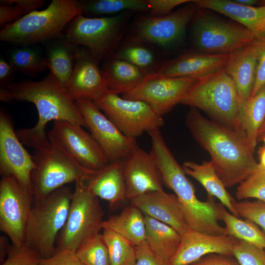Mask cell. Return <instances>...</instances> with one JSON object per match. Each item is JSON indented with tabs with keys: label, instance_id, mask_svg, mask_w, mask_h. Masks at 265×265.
I'll list each match as a JSON object with an SVG mask.
<instances>
[{
	"label": "cell",
	"instance_id": "cell-28",
	"mask_svg": "<svg viewBox=\"0 0 265 265\" xmlns=\"http://www.w3.org/2000/svg\"><path fill=\"white\" fill-rule=\"evenodd\" d=\"M78 47L64 36L47 42L46 59L48 68L65 87L73 73Z\"/></svg>",
	"mask_w": 265,
	"mask_h": 265
},
{
	"label": "cell",
	"instance_id": "cell-48",
	"mask_svg": "<svg viewBox=\"0 0 265 265\" xmlns=\"http://www.w3.org/2000/svg\"><path fill=\"white\" fill-rule=\"evenodd\" d=\"M24 15L13 5L0 4V26L11 23L23 17Z\"/></svg>",
	"mask_w": 265,
	"mask_h": 265
},
{
	"label": "cell",
	"instance_id": "cell-9",
	"mask_svg": "<svg viewBox=\"0 0 265 265\" xmlns=\"http://www.w3.org/2000/svg\"><path fill=\"white\" fill-rule=\"evenodd\" d=\"M83 180L76 182L67 220L59 235L58 248L75 252L84 241L103 229L104 212L99 198Z\"/></svg>",
	"mask_w": 265,
	"mask_h": 265
},
{
	"label": "cell",
	"instance_id": "cell-52",
	"mask_svg": "<svg viewBox=\"0 0 265 265\" xmlns=\"http://www.w3.org/2000/svg\"><path fill=\"white\" fill-rule=\"evenodd\" d=\"M235 1L242 5L249 6H254L258 2V1L255 0H235Z\"/></svg>",
	"mask_w": 265,
	"mask_h": 265
},
{
	"label": "cell",
	"instance_id": "cell-44",
	"mask_svg": "<svg viewBox=\"0 0 265 265\" xmlns=\"http://www.w3.org/2000/svg\"><path fill=\"white\" fill-rule=\"evenodd\" d=\"M135 255L134 265H168L155 253L146 241L135 246Z\"/></svg>",
	"mask_w": 265,
	"mask_h": 265
},
{
	"label": "cell",
	"instance_id": "cell-39",
	"mask_svg": "<svg viewBox=\"0 0 265 265\" xmlns=\"http://www.w3.org/2000/svg\"><path fill=\"white\" fill-rule=\"evenodd\" d=\"M238 217H242L261 227L265 232V202L260 200H244L233 203Z\"/></svg>",
	"mask_w": 265,
	"mask_h": 265
},
{
	"label": "cell",
	"instance_id": "cell-31",
	"mask_svg": "<svg viewBox=\"0 0 265 265\" xmlns=\"http://www.w3.org/2000/svg\"><path fill=\"white\" fill-rule=\"evenodd\" d=\"M145 220L146 241L161 259L167 263L177 250L182 236L169 225L146 215Z\"/></svg>",
	"mask_w": 265,
	"mask_h": 265
},
{
	"label": "cell",
	"instance_id": "cell-46",
	"mask_svg": "<svg viewBox=\"0 0 265 265\" xmlns=\"http://www.w3.org/2000/svg\"><path fill=\"white\" fill-rule=\"evenodd\" d=\"M191 265H241L233 255L212 253L208 254Z\"/></svg>",
	"mask_w": 265,
	"mask_h": 265
},
{
	"label": "cell",
	"instance_id": "cell-43",
	"mask_svg": "<svg viewBox=\"0 0 265 265\" xmlns=\"http://www.w3.org/2000/svg\"><path fill=\"white\" fill-rule=\"evenodd\" d=\"M39 265H85L77 256L75 252L56 247L51 257L43 259Z\"/></svg>",
	"mask_w": 265,
	"mask_h": 265
},
{
	"label": "cell",
	"instance_id": "cell-22",
	"mask_svg": "<svg viewBox=\"0 0 265 265\" xmlns=\"http://www.w3.org/2000/svg\"><path fill=\"white\" fill-rule=\"evenodd\" d=\"M130 200L144 214L169 225L181 236L189 229L183 206L175 194L157 190Z\"/></svg>",
	"mask_w": 265,
	"mask_h": 265
},
{
	"label": "cell",
	"instance_id": "cell-37",
	"mask_svg": "<svg viewBox=\"0 0 265 265\" xmlns=\"http://www.w3.org/2000/svg\"><path fill=\"white\" fill-rule=\"evenodd\" d=\"M75 253L85 265H110L108 250L102 234L84 241Z\"/></svg>",
	"mask_w": 265,
	"mask_h": 265
},
{
	"label": "cell",
	"instance_id": "cell-54",
	"mask_svg": "<svg viewBox=\"0 0 265 265\" xmlns=\"http://www.w3.org/2000/svg\"><path fill=\"white\" fill-rule=\"evenodd\" d=\"M262 139V138H261Z\"/></svg>",
	"mask_w": 265,
	"mask_h": 265
},
{
	"label": "cell",
	"instance_id": "cell-33",
	"mask_svg": "<svg viewBox=\"0 0 265 265\" xmlns=\"http://www.w3.org/2000/svg\"><path fill=\"white\" fill-rule=\"evenodd\" d=\"M82 14L101 16L126 11L146 12L149 11L147 0H81Z\"/></svg>",
	"mask_w": 265,
	"mask_h": 265
},
{
	"label": "cell",
	"instance_id": "cell-12",
	"mask_svg": "<svg viewBox=\"0 0 265 265\" xmlns=\"http://www.w3.org/2000/svg\"><path fill=\"white\" fill-rule=\"evenodd\" d=\"M32 192L11 176L0 181V229L12 244H24L26 228L34 203Z\"/></svg>",
	"mask_w": 265,
	"mask_h": 265
},
{
	"label": "cell",
	"instance_id": "cell-11",
	"mask_svg": "<svg viewBox=\"0 0 265 265\" xmlns=\"http://www.w3.org/2000/svg\"><path fill=\"white\" fill-rule=\"evenodd\" d=\"M93 101L124 134L130 137L136 138L164 125L162 117L145 103L125 99L108 90Z\"/></svg>",
	"mask_w": 265,
	"mask_h": 265
},
{
	"label": "cell",
	"instance_id": "cell-16",
	"mask_svg": "<svg viewBox=\"0 0 265 265\" xmlns=\"http://www.w3.org/2000/svg\"><path fill=\"white\" fill-rule=\"evenodd\" d=\"M196 11L197 6L192 0L167 15L141 18L136 23L134 39L162 48L170 47L184 37Z\"/></svg>",
	"mask_w": 265,
	"mask_h": 265
},
{
	"label": "cell",
	"instance_id": "cell-49",
	"mask_svg": "<svg viewBox=\"0 0 265 265\" xmlns=\"http://www.w3.org/2000/svg\"><path fill=\"white\" fill-rule=\"evenodd\" d=\"M15 71L10 64L3 58L0 59V85H7L12 82Z\"/></svg>",
	"mask_w": 265,
	"mask_h": 265
},
{
	"label": "cell",
	"instance_id": "cell-21",
	"mask_svg": "<svg viewBox=\"0 0 265 265\" xmlns=\"http://www.w3.org/2000/svg\"><path fill=\"white\" fill-rule=\"evenodd\" d=\"M65 87L74 101H94L108 90L102 68L83 47H78L73 72Z\"/></svg>",
	"mask_w": 265,
	"mask_h": 265
},
{
	"label": "cell",
	"instance_id": "cell-29",
	"mask_svg": "<svg viewBox=\"0 0 265 265\" xmlns=\"http://www.w3.org/2000/svg\"><path fill=\"white\" fill-rule=\"evenodd\" d=\"M183 167L187 175L192 177L203 186L208 195L217 198L229 212L238 217L233 207L236 201L227 191L211 161H204L201 164L186 161L184 163Z\"/></svg>",
	"mask_w": 265,
	"mask_h": 265
},
{
	"label": "cell",
	"instance_id": "cell-8",
	"mask_svg": "<svg viewBox=\"0 0 265 265\" xmlns=\"http://www.w3.org/2000/svg\"><path fill=\"white\" fill-rule=\"evenodd\" d=\"M126 11L111 17H89L80 14L67 25L64 37L87 49L99 63L112 57L131 14Z\"/></svg>",
	"mask_w": 265,
	"mask_h": 265
},
{
	"label": "cell",
	"instance_id": "cell-5",
	"mask_svg": "<svg viewBox=\"0 0 265 265\" xmlns=\"http://www.w3.org/2000/svg\"><path fill=\"white\" fill-rule=\"evenodd\" d=\"M180 104L199 108L212 120L237 131L240 99L225 69L197 80Z\"/></svg>",
	"mask_w": 265,
	"mask_h": 265
},
{
	"label": "cell",
	"instance_id": "cell-51",
	"mask_svg": "<svg viewBox=\"0 0 265 265\" xmlns=\"http://www.w3.org/2000/svg\"><path fill=\"white\" fill-rule=\"evenodd\" d=\"M261 140L264 142V145L260 148L259 151V167L265 169V136Z\"/></svg>",
	"mask_w": 265,
	"mask_h": 265
},
{
	"label": "cell",
	"instance_id": "cell-38",
	"mask_svg": "<svg viewBox=\"0 0 265 265\" xmlns=\"http://www.w3.org/2000/svg\"><path fill=\"white\" fill-rule=\"evenodd\" d=\"M236 196L238 201L255 198L265 202V169H258L238 186Z\"/></svg>",
	"mask_w": 265,
	"mask_h": 265
},
{
	"label": "cell",
	"instance_id": "cell-23",
	"mask_svg": "<svg viewBox=\"0 0 265 265\" xmlns=\"http://www.w3.org/2000/svg\"><path fill=\"white\" fill-rule=\"evenodd\" d=\"M193 2L199 8L230 18L251 31L258 40H265V6H246L235 0H194Z\"/></svg>",
	"mask_w": 265,
	"mask_h": 265
},
{
	"label": "cell",
	"instance_id": "cell-30",
	"mask_svg": "<svg viewBox=\"0 0 265 265\" xmlns=\"http://www.w3.org/2000/svg\"><path fill=\"white\" fill-rule=\"evenodd\" d=\"M102 228L119 234L135 246L146 241L145 215L133 205L104 220Z\"/></svg>",
	"mask_w": 265,
	"mask_h": 265
},
{
	"label": "cell",
	"instance_id": "cell-17",
	"mask_svg": "<svg viewBox=\"0 0 265 265\" xmlns=\"http://www.w3.org/2000/svg\"><path fill=\"white\" fill-rule=\"evenodd\" d=\"M35 167L32 156L25 148L9 115L0 111V174L11 176L32 191L31 174Z\"/></svg>",
	"mask_w": 265,
	"mask_h": 265
},
{
	"label": "cell",
	"instance_id": "cell-20",
	"mask_svg": "<svg viewBox=\"0 0 265 265\" xmlns=\"http://www.w3.org/2000/svg\"><path fill=\"white\" fill-rule=\"evenodd\" d=\"M234 52L229 53H211L198 51L187 52L166 62L153 75L199 79L224 69Z\"/></svg>",
	"mask_w": 265,
	"mask_h": 265
},
{
	"label": "cell",
	"instance_id": "cell-10",
	"mask_svg": "<svg viewBox=\"0 0 265 265\" xmlns=\"http://www.w3.org/2000/svg\"><path fill=\"white\" fill-rule=\"evenodd\" d=\"M192 22L193 43L198 51L229 53L258 40L243 26L219 19L202 8L197 9Z\"/></svg>",
	"mask_w": 265,
	"mask_h": 265
},
{
	"label": "cell",
	"instance_id": "cell-27",
	"mask_svg": "<svg viewBox=\"0 0 265 265\" xmlns=\"http://www.w3.org/2000/svg\"><path fill=\"white\" fill-rule=\"evenodd\" d=\"M265 120V85L253 97L239 106L237 132L246 139L254 153L259 131Z\"/></svg>",
	"mask_w": 265,
	"mask_h": 265
},
{
	"label": "cell",
	"instance_id": "cell-18",
	"mask_svg": "<svg viewBox=\"0 0 265 265\" xmlns=\"http://www.w3.org/2000/svg\"><path fill=\"white\" fill-rule=\"evenodd\" d=\"M123 163L127 199L163 190L160 171L150 152L137 145Z\"/></svg>",
	"mask_w": 265,
	"mask_h": 265
},
{
	"label": "cell",
	"instance_id": "cell-14",
	"mask_svg": "<svg viewBox=\"0 0 265 265\" xmlns=\"http://www.w3.org/2000/svg\"><path fill=\"white\" fill-rule=\"evenodd\" d=\"M48 139L54 142L82 166L93 171L109 162L90 133L81 126L63 121H55Z\"/></svg>",
	"mask_w": 265,
	"mask_h": 265
},
{
	"label": "cell",
	"instance_id": "cell-24",
	"mask_svg": "<svg viewBox=\"0 0 265 265\" xmlns=\"http://www.w3.org/2000/svg\"><path fill=\"white\" fill-rule=\"evenodd\" d=\"M83 180L88 189L107 201L111 208L127 199L123 160L109 162Z\"/></svg>",
	"mask_w": 265,
	"mask_h": 265
},
{
	"label": "cell",
	"instance_id": "cell-19",
	"mask_svg": "<svg viewBox=\"0 0 265 265\" xmlns=\"http://www.w3.org/2000/svg\"><path fill=\"white\" fill-rule=\"evenodd\" d=\"M238 240L233 236H214L189 229L182 236L176 253L167 262L168 265H191L210 254L233 255Z\"/></svg>",
	"mask_w": 265,
	"mask_h": 265
},
{
	"label": "cell",
	"instance_id": "cell-45",
	"mask_svg": "<svg viewBox=\"0 0 265 265\" xmlns=\"http://www.w3.org/2000/svg\"><path fill=\"white\" fill-rule=\"evenodd\" d=\"M191 0H147L149 6L150 16L161 17L172 12L176 7L186 3L191 2Z\"/></svg>",
	"mask_w": 265,
	"mask_h": 265
},
{
	"label": "cell",
	"instance_id": "cell-32",
	"mask_svg": "<svg viewBox=\"0 0 265 265\" xmlns=\"http://www.w3.org/2000/svg\"><path fill=\"white\" fill-rule=\"evenodd\" d=\"M217 205L220 220L224 223L228 235L265 249V232L256 224L236 216L227 211L221 203Z\"/></svg>",
	"mask_w": 265,
	"mask_h": 265
},
{
	"label": "cell",
	"instance_id": "cell-7",
	"mask_svg": "<svg viewBox=\"0 0 265 265\" xmlns=\"http://www.w3.org/2000/svg\"><path fill=\"white\" fill-rule=\"evenodd\" d=\"M32 148L35 165L31 174L34 201L45 198L68 184L86 179L95 171L80 165L49 139Z\"/></svg>",
	"mask_w": 265,
	"mask_h": 265
},
{
	"label": "cell",
	"instance_id": "cell-41",
	"mask_svg": "<svg viewBox=\"0 0 265 265\" xmlns=\"http://www.w3.org/2000/svg\"><path fill=\"white\" fill-rule=\"evenodd\" d=\"M6 258L1 265H39L43 259L40 254L25 243L10 246Z\"/></svg>",
	"mask_w": 265,
	"mask_h": 265
},
{
	"label": "cell",
	"instance_id": "cell-2",
	"mask_svg": "<svg viewBox=\"0 0 265 265\" xmlns=\"http://www.w3.org/2000/svg\"><path fill=\"white\" fill-rule=\"evenodd\" d=\"M0 100L3 102H28L35 106L38 114L36 124L16 131L22 143L30 147L48 139L45 129L51 121H66L86 128L75 101L51 72L39 81L11 82L0 86Z\"/></svg>",
	"mask_w": 265,
	"mask_h": 265
},
{
	"label": "cell",
	"instance_id": "cell-6",
	"mask_svg": "<svg viewBox=\"0 0 265 265\" xmlns=\"http://www.w3.org/2000/svg\"><path fill=\"white\" fill-rule=\"evenodd\" d=\"M73 192L66 185L34 202L24 243L37 252L42 259L52 256L56 250L57 238L66 223Z\"/></svg>",
	"mask_w": 265,
	"mask_h": 265
},
{
	"label": "cell",
	"instance_id": "cell-1",
	"mask_svg": "<svg viewBox=\"0 0 265 265\" xmlns=\"http://www.w3.org/2000/svg\"><path fill=\"white\" fill-rule=\"evenodd\" d=\"M186 123L195 140L209 153L226 188L239 185L258 169L253 152L239 133L207 119L191 107Z\"/></svg>",
	"mask_w": 265,
	"mask_h": 265
},
{
	"label": "cell",
	"instance_id": "cell-47",
	"mask_svg": "<svg viewBox=\"0 0 265 265\" xmlns=\"http://www.w3.org/2000/svg\"><path fill=\"white\" fill-rule=\"evenodd\" d=\"M45 2L44 0H0V4L13 5L24 16L42 7Z\"/></svg>",
	"mask_w": 265,
	"mask_h": 265
},
{
	"label": "cell",
	"instance_id": "cell-13",
	"mask_svg": "<svg viewBox=\"0 0 265 265\" xmlns=\"http://www.w3.org/2000/svg\"><path fill=\"white\" fill-rule=\"evenodd\" d=\"M86 128L109 162L123 160L137 146L135 138L124 134L91 100L75 101Z\"/></svg>",
	"mask_w": 265,
	"mask_h": 265
},
{
	"label": "cell",
	"instance_id": "cell-4",
	"mask_svg": "<svg viewBox=\"0 0 265 265\" xmlns=\"http://www.w3.org/2000/svg\"><path fill=\"white\" fill-rule=\"evenodd\" d=\"M82 10L81 0H53L46 9L33 11L2 27L0 40L28 46L62 37L67 25Z\"/></svg>",
	"mask_w": 265,
	"mask_h": 265
},
{
	"label": "cell",
	"instance_id": "cell-35",
	"mask_svg": "<svg viewBox=\"0 0 265 265\" xmlns=\"http://www.w3.org/2000/svg\"><path fill=\"white\" fill-rule=\"evenodd\" d=\"M9 62L15 71L32 77L48 68L46 57L36 49L28 46L12 50L9 55Z\"/></svg>",
	"mask_w": 265,
	"mask_h": 265
},
{
	"label": "cell",
	"instance_id": "cell-25",
	"mask_svg": "<svg viewBox=\"0 0 265 265\" xmlns=\"http://www.w3.org/2000/svg\"><path fill=\"white\" fill-rule=\"evenodd\" d=\"M255 42L235 52L225 68L235 84L240 105L250 98L254 87L258 60Z\"/></svg>",
	"mask_w": 265,
	"mask_h": 265
},
{
	"label": "cell",
	"instance_id": "cell-15",
	"mask_svg": "<svg viewBox=\"0 0 265 265\" xmlns=\"http://www.w3.org/2000/svg\"><path fill=\"white\" fill-rule=\"evenodd\" d=\"M197 80L191 77H167L152 74L147 77L136 88L122 95V97L143 102L162 117L180 103Z\"/></svg>",
	"mask_w": 265,
	"mask_h": 265
},
{
	"label": "cell",
	"instance_id": "cell-3",
	"mask_svg": "<svg viewBox=\"0 0 265 265\" xmlns=\"http://www.w3.org/2000/svg\"><path fill=\"white\" fill-rule=\"evenodd\" d=\"M153 158L163 185L172 189L181 202L189 229L214 236L227 235L218 223L220 218L214 197L208 195L204 202L197 198L194 186L169 148H159Z\"/></svg>",
	"mask_w": 265,
	"mask_h": 265
},
{
	"label": "cell",
	"instance_id": "cell-26",
	"mask_svg": "<svg viewBox=\"0 0 265 265\" xmlns=\"http://www.w3.org/2000/svg\"><path fill=\"white\" fill-rule=\"evenodd\" d=\"M102 69L107 89L118 95L133 90L148 77L132 64L113 57L105 61Z\"/></svg>",
	"mask_w": 265,
	"mask_h": 265
},
{
	"label": "cell",
	"instance_id": "cell-36",
	"mask_svg": "<svg viewBox=\"0 0 265 265\" xmlns=\"http://www.w3.org/2000/svg\"><path fill=\"white\" fill-rule=\"evenodd\" d=\"M102 235L106 245L110 265H134L135 245L119 234L108 229H103Z\"/></svg>",
	"mask_w": 265,
	"mask_h": 265
},
{
	"label": "cell",
	"instance_id": "cell-40",
	"mask_svg": "<svg viewBox=\"0 0 265 265\" xmlns=\"http://www.w3.org/2000/svg\"><path fill=\"white\" fill-rule=\"evenodd\" d=\"M233 256L241 265H265V249L238 239Z\"/></svg>",
	"mask_w": 265,
	"mask_h": 265
},
{
	"label": "cell",
	"instance_id": "cell-34",
	"mask_svg": "<svg viewBox=\"0 0 265 265\" xmlns=\"http://www.w3.org/2000/svg\"><path fill=\"white\" fill-rule=\"evenodd\" d=\"M112 57L132 64L147 76L156 72L154 53L143 42L135 39L116 50Z\"/></svg>",
	"mask_w": 265,
	"mask_h": 265
},
{
	"label": "cell",
	"instance_id": "cell-50",
	"mask_svg": "<svg viewBox=\"0 0 265 265\" xmlns=\"http://www.w3.org/2000/svg\"><path fill=\"white\" fill-rule=\"evenodd\" d=\"M11 245L8 242V239L4 236L0 237V261L3 262L4 258L7 255L8 250Z\"/></svg>",
	"mask_w": 265,
	"mask_h": 265
},
{
	"label": "cell",
	"instance_id": "cell-53",
	"mask_svg": "<svg viewBox=\"0 0 265 265\" xmlns=\"http://www.w3.org/2000/svg\"><path fill=\"white\" fill-rule=\"evenodd\" d=\"M264 136H265V120L259 131L258 140H261Z\"/></svg>",
	"mask_w": 265,
	"mask_h": 265
},
{
	"label": "cell",
	"instance_id": "cell-42",
	"mask_svg": "<svg viewBox=\"0 0 265 265\" xmlns=\"http://www.w3.org/2000/svg\"><path fill=\"white\" fill-rule=\"evenodd\" d=\"M255 44L257 50L258 60L255 82L251 97H254L265 85V40H258Z\"/></svg>",
	"mask_w": 265,
	"mask_h": 265
}]
</instances>
